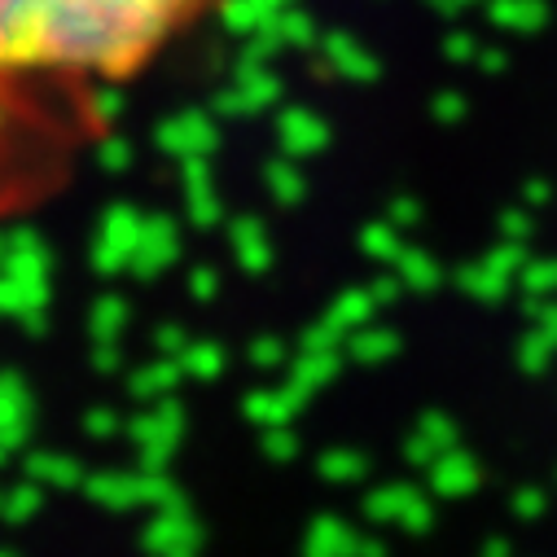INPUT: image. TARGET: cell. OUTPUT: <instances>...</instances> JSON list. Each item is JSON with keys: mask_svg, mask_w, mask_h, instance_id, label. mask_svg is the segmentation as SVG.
<instances>
[{"mask_svg": "<svg viewBox=\"0 0 557 557\" xmlns=\"http://www.w3.org/2000/svg\"><path fill=\"white\" fill-rule=\"evenodd\" d=\"M211 0H0V75L127 79Z\"/></svg>", "mask_w": 557, "mask_h": 557, "instance_id": "obj_1", "label": "cell"}]
</instances>
